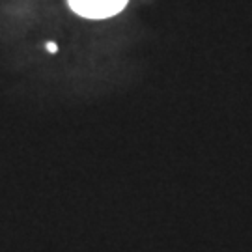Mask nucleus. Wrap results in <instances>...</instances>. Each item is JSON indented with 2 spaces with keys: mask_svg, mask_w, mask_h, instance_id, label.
I'll return each mask as SVG.
<instances>
[{
  "mask_svg": "<svg viewBox=\"0 0 252 252\" xmlns=\"http://www.w3.org/2000/svg\"><path fill=\"white\" fill-rule=\"evenodd\" d=\"M67 4L82 17L105 19L120 13L126 8L127 0H67Z\"/></svg>",
  "mask_w": 252,
  "mask_h": 252,
  "instance_id": "nucleus-1",
  "label": "nucleus"
},
{
  "mask_svg": "<svg viewBox=\"0 0 252 252\" xmlns=\"http://www.w3.org/2000/svg\"><path fill=\"white\" fill-rule=\"evenodd\" d=\"M47 51L51 54H54L56 51H58V47H56V43H47Z\"/></svg>",
  "mask_w": 252,
  "mask_h": 252,
  "instance_id": "nucleus-2",
  "label": "nucleus"
}]
</instances>
